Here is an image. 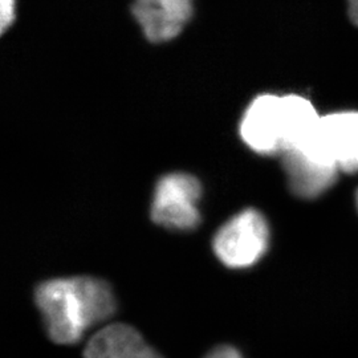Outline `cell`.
Listing matches in <instances>:
<instances>
[{"label": "cell", "mask_w": 358, "mask_h": 358, "mask_svg": "<svg viewBox=\"0 0 358 358\" xmlns=\"http://www.w3.org/2000/svg\"><path fill=\"white\" fill-rule=\"evenodd\" d=\"M269 227L262 213L244 210L220 227L214 238L217 259L230 268H247L267 252Z\"/></svg>", "instance_id": "cell-3"}, {"label": "cell", "mask_w": 358, "mask_h": 358, "mask_svg": "<svg viewBox=\"0 0 358 358\" xmlns=\"http://www.w3.org/2000/svg\"><path fill=\"white\" fill-rule=\"evenodd\" d=\"M282 167L289 190L301 199H316L329 192L340 173L337 167L320 164L299 150L282 153Z\"/></svg>", "instance_id": "cell-7"}, {"label": "cell", "mask_w": 358, "mask_h": 358, "mask_svg": "<svg viewBox=\"0 0 358 358\" xmlns=\"http://www.w3.org/2000/svg\"><path fill=\"white\" fill-rule=\"evenodd\" d=\"M348 13L352 22L358 27V0H348Z\"/></svg>", "instance_id": "cell-12"}, {"label": "cell", "mask_w": 358, "mask_h": 358, "mask_svg": "<svg viewBox=\"0 0 358 358\" xmlns=\"http://www.w3.org/2000/svg\"><path fill=\"white\" fill-rule=\"evenodd\" d=\"M299 152L348 174L357 173L358 112L322 115L312 138Z\"/></svg>", "instance_id": "cell-2"}, {"label": "cell", "mask_w": 358, "mask_h": 358, "mask_svg": "<svg viewBox=\"0 0 358 358\" xmlns=\"http://www.w3.org/2000/svg\"><path fill=\"white\" fill-rule=\"evenodd\" d=\"M35 300L53 343H78L92 327L115 315V294L101 279L80 276L40 284Z\"/></svg>", "instance_id": "cell-1"}, {"label": "cell", "mask_w": 358, "mask_h": 358, "mask_svg": "<svg viewBox=\"0 0 358 358\" xmlns=\"http://www.w3.org/2000/svg\"><path fill=\"white\" fill-rule=\"evenodd\" d=\"M356 206H357V211H358V190L356 192Z\"/></svg>", "instance_id": "cell-14"}, {"label": "cell", "mask_w": 358, "mask_h": 358, "mask_svg": "<svg viewBox=\"0 0 358 358\" xmlns=\"http://www.w3.org/2000/svg\"><path fill=\"white\" fill-rule=\"evenodd\" d=\"M150 346L141 333L127 324H110L96 333L85 346V358H141Z\"/></svg>", "instance_id": "cell-8"}, {"label": "cell", "mask_w": 358, "mask_h": 358, "mask_svg": "<svg viewBox=\"0 0 358 358\" xmlns=\"http://www.w3.org/2000/svg\"><path fill=\"white\" fill-rule=\"evenodd\" d=\"M141 358H162V357H161V355H158V353H157V352H155V350H154V349H152V348H150V349H149V350H148V352H146V353H145V355H143V356H142Z\"/></svg>", "instance_id": "cell-13"}, {"label": "cell", "mask_w": 358, "mask_h": 358, "mask_svg": "<svg viewBox=\"0 0 358 358\" xmlns=\"http://www.w3.org/2000/svg\"><path fill=\"white\" fill-rule=\"evenodd\" d=\"M241 136L244 143L255 153L282 154V97L268 93L256 97L244 113Z\"/></svg>", "instance_id": "cell-5"}, {"label": "cell", "mask_w": 358, "mask_h": 358, "mask_svg": "<svg viewBox=\"0 0 358 358\" xmlns=\"http://www.w3.org/2000/svg\"><path fill=\"white\" fill-rule=\"evenodd\" d=\"M201 196L202 186L195 177L185 173L167 174L157 183L152 219L169 230H194L201 223Z\"/></svg>", "instance_id": "cell-4"}, {"label": "cell", "mask_w": 358, "mask_h": 358, "mask_svg": "<svg viewBox=\"0 0 358 358\" xmlns=\"http://www.w3.org/2000/svg\"><path fill=\"white\" fill-rule=\"evenodd\" d=\"M284 152L299 150L307 143L319 127L321 115L312 103L299 94L282 97Z\"/></svg>", "instance_id": "cell-9"}, {"label": "cell", "mask_w": 358, "mask_h": 358, "mask_svg": "<svg viewBox=\"0 0 358 358\" xmlns=\"http://www.w3.org/2000/svg\"><path fill=\"white\" fill-rule=\"evenodd\" d=\"M133 15L148 40L165 43L178 36L192 13V0H134Z\"/></svg>", "instance_id": "cell-6"}, {"label": "cell", "mask_w": 358, "mask_h": 358, "mask_svg": "<svg viewBox=\"0 0 358 358\" xmlns=\"http://www.w3.org/2000/svg\"><path fill=\"white\" fill-rule=\"evenodd\" d=\"M0 26L4 32L15 19V0H0Z\"/></svg>", "instance_id": "cell-10"}, {"label": "cell", "mask_w": 358, "mask_h": 358, "mask_svg": "<svg viewBox=\"0 0 358 358\" xmlns=\"http://www.w3.org/2000/svg\"><path fill=\"white\" fill-rule=\"evenodd\" d=\"M205 358H242V355L232 346L220 345L213 349Z\"/></svg>", "instance_id": "cell-11"}]
</instances>
